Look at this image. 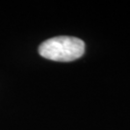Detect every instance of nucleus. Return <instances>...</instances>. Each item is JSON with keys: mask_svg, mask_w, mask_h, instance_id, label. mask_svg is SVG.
Returning a JSON list of instances; mask_svg holds the SVG:
<instances>
[{"mask_svg": "<svg viewBox=\"0 0 130 130\" xmlns=\"http://www.w3.org/2000/svg\"><path fill=\"white\" fill-rule=\"evenodd\" d=\"M85 52V43L75 37L59 36L46 40L39 46L40 55L56 62H71Z\"/></svg>", "mask_w": 130, "mask_h": 130, "instance_id": "nucleus-1", "label": "nucleus"}]
</instances>
